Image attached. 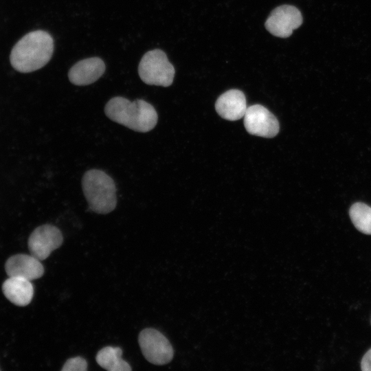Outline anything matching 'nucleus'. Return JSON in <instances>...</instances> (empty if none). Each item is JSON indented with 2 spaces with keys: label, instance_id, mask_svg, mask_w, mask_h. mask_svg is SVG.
<instances>
[{
  "label": "nucleus",
  "instance_id": "f257e3e1",
  "mask_svg": "<svg viewBox=\"0 0 371 371\" xmlns=\"http://www.w3.org/2000/svg\"><path fill=\"white\" fill-rule=\"evenodd\" d=\"M104 113L113 122L139 133L151 131L158 121L154 106L142 99L130 101L122 96L113 97L106 102Z\"/></svg>",
  "mask_w": 371,
  "mask_h": 371
},
{
  "label": "nucleus",
  "instance_id": "f03ea898",
  "mask_svg": "<svg viewBox=\"0 0 371 371\" xmlns=\"http://www.w3.org/2000/svg\"><path fill=\"white\" fill-rule=\"evenodd\" d=\"M54 41L45 31L31 32L22 37L11 51L12 66L22 73L32 72L44 67L51 59Z\"/></svg>",
  "mask_w": 371,
  "mask_h": 371
},
{
  "label": "nucleus",
  "instance_id": "7ed1b4c3",
  "mask_svg": "<svg viewBox=\"0 0 371 371\" xmlns=\"http://www.w3.org/2000/svg\"><path fill=\"white\" fill-rule=\"evenodd\" d=\"M82 189L90 210L100 214H109L117 205L116 186L105 172L91 169L82 177Z\"/></svg>",
  "mask_w": 371,
  "mask_h": 371
},
{
  "label": "nucleus",
  "instance_id": "20e7f679",
  "mask_svg": "<svg viewBox=\"0 0 371 371\" xmlns=\"http://www.w3.org/2000/svg\"><path fill=\"white\" fill-rule=\"evenodd\" d=\"M138 74L141 80L149 85L169 87L172 85L175 70L165 52L159 49L147 52L142 58Z\"/></svg>",
  "mask_w": 371,
  "mask_h": 371
},
{
  "label": "nucleus",
  "instance_id": "39448f33",
  "mask_svg": "<svg viewBox=\"0 0 371 371\" xmlns=\"http://www.w3.org/2000/svg\"><path fill=\"white\" fill-rule=\"evenodd\" d=\"M142 352L146 359L155 365L169 363L173 357V348L168 339L154 328L142 330L138 337Z\"/></svg>",
  "mask_w": 371,
  "mask_h": 371
},
{
  "label": "nucleus",
  "instance_id": "423d86ee",
  "mask_svg": "<svg viewBox=\"0 0 371 371\" xmlns=\"http://www.w3.org/2000/svg\"><path fill=\"white\" fill-rule=\"evenodd\" d=\"M63 242L60 230L54 225L45 224L32 232L28 239V248L30 254L41 261L60 247Z\"/></svg>",
  "mask_w": 371,
  "mask_h": 371
},
{
  "label": "nucleus",
  "instance_id": "0eeeda50",
  "mask_svg": "<svg viewBox=\"0 0 371 371\" xmlns=\"http://www.w3.org/2000/svg\"><path fill=\"white\" fill-rule=\"evenodd\" d=\"M243 117L244 126L251 135L272 138L279 132L280 126L276 117L260 104L247 107Z\"/></svg>",
  "mask_w": 371,
  "mask_h": 371
},
{
  "label": "nucleus",
  "instance_id": "6e6552de",
  "mask_svg": "<svg viewBox=\"0 0 371 371\" xmlns=\"http://www.w3.org/2000/svg\"><path fill=\"white\" fill-rule=\"evenodd\" d=\"M302 21L301 12L297 8L282 5L271 12L265 22V27L275 36L287 38L302 25Z\"/></svg>",
  "mask_w": 371,
  "mask_h": 371
},
{
  "label": "nucleus",
  "instance_id": "1a4fd4ad",
  "mask_svg": "<svg viewBox=\"0 0 371 371\" xmlns=\"http://www.w3.org/2000/svg\"><path fill=\"white\" fill-rule=\"evenodd\" d=\"M40 261L31 254H16L8 259L5 269L8 277H19L31 281L42 277L44 273Z\"/></svg>",
  "mask_w": 371,
  "mask_h": 371
},
{
  "label": "nucleus",
  "instance_id": "9d476101",
  "mask_svg": "<svg viewBox=\"0 0 371 371\" xmlns=\"http://www.w3.org/2000/svg\"><path fill=\"white\" fill-rule=\"evenodd\" d=\"M105 68L104 61L98 57L83 59L71 67L68 72V78L75 85H89L103 75Z\"/></svg>",
  "mask_w": 371,
  "mask_h": 371
},
{
  "label": "nucleus",
  "instance_id": "9b49d317",
  "mask_svg": "<svg viewBox=\"0 0 371 371\" xmlns=\"http://www.w3.org/2000/svg\"><path fill=\"white\" fill-rule=\"evenodd\" d=\"M215 109L223 118L238 120L244 117L247 109L245 94L238 89L229 90L217 99Z\"/></svg>",
  "mask_w": 371,
  "mask_h": 371
},
{
  "label": "nucleus",
  "instance_id": "f8f14e48",
  "mask_svg": "<svg viewBox=\"0 0 371 371\" xmlns=\"http://www.w3.org/2000/svg\"><path fill=\"white\" fill-rule=\"evenodd\" d=\"M4 295L16 306H25L30 303L34 295V286L30 280L19 277H9L2 285Z\"/></svg>",
  "mask_w": 371,
  "mask_h": 371
},
{
  "label": "nucleus",
  "instance_id": "ddd939ff",
  "mask_svg": "<svg viewBox=\"0 0 371 371\" xmlns=\"http://www.w3.org/2000/svg\"><path fill=\"white\" fill-rule=\"evenodd\" d=\"M122 350L119 347L106 346L98 351L96 361L109 371H130V365L122 359Z\"/></svg>",
  "mask_w": 371,
  "mask_h": 371
},
{
  "label": "nucleus",
  "instance_id": "4468645a",
  "mask_svg": "<svg viewBox=\"0 0 371 371\" xmlns=\"http://www.w3.org/2000/svg\"><path fill=\"white\" fill-rule=\"evenodd\" d=\"M350 220L357 230L371 235V207L362 202L353 203L349 210Z\"/></svg>",
  "mask_w": 371,
  "mask_h": 371
},
{
  "label": "nucleus",
  "instance_id": "2eb2a0df",
  "mask_svg": "<svg viewBox=\"0 0 371 371\" xmlns=\"http://www.w3.org/2000/svg\"><path fill=\"white\" fill-rule=\"evenodd\" d=\"M87 369L86 360L81 357L70 358L63 365L62 371H85Z\"/></svg>",
  "mask_w": 371,
  "mask_h": 371
},
{
  "label": "nucleus",
  "instance_id": "dca6fc26",
  "mask_svg": "<svg viewBox=\"0 0 371 371\" xmlns=\"http://www.w3.org/2000/svg\"><path fill=\"white\" fill-rule=\"evenodd\" d=\"M361 368L363 371H371V349L363 357L361 362Z\"/></svg>",
  "mask_w": 371,
  "mask_h": 371
}]
</instances>
